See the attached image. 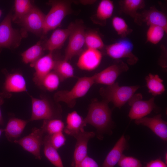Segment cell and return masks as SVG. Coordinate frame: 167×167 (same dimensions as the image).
I'll return each instance as SVG.
<instances>
[{"instance_id": "cell-9", "label": "cell", "mask_w": 167, "mask_h": 167, "mask_svg": "<svg viewBox=\"0 0 167 167\" xmlns=\"http://www.w3.org/2000/svg\"><path fill=\"white\" fill-rule=\"evenodd\" d=\"M45 133L41 127L40 128H34L29 135L15 140L14 143L20 145L24 150L33 155L36 158L40 160L41 158V148L43 145Z\"/></svg>"}, {"instance_id": "cell-15", "label": "cell", "mask_w": 167, "mask_h": 167, "mask_svg": "<svg viewBox=\"0 0 167 167\" xmlns=\"http://www.w3.org/2000/svg\"><path fill=\"white\" fill-rule=\"evenodd\" d=\"M135 122L136 124L147 127L163 141H167V123L162 119L161 114L152 117H145L135 120Z\"/></svg>"}, {"instance_id": "cell-21", "label": "cell", "mask_w": 167, "mask_h": 167, "mask_svg": "<svg viewBox=\"0 0 167 167\" xmlns=\"http://www.w3.org/2000/svg\"><path fill=\"white\" fill-rule=\"evenodd\" d=\"M66 125L64 129L65 132L73 136L78 133L84 131L86 126L84 118L76 111L68 114L66 118Z\"/></svg>"}, {"instance_id": "cell-16", "label": "cell", "mask_w": 167, "mask_h": 167, "mask_svg": "<svg viewBox=\"0 0 167 167\" xmlns=\"http://www.w3.org/2000/svg\"><path fill=\"white\" fill-rule=\"evenodd\" d=\"M102 57L100 50L87 48L80 54L77 63V66L83 70L93 71L99 65Z\"/></svg>"}, {"instance_id": "cell-13", "label": "cell", "mask_w": 167, "mask_h": 167, "mask_svg": "<svg viewBox=\"0 0 167 167\" xmlns=\"http://www.w3.org/2000/svg\"><path fill=\"white\" fill-rule=\"evenodd\" d=\"M128 67L121 61L105 68L93 75L94 84H104L107 86L114 84L118 76L127 71Z\"/></svg>"}, {"instance_id": "cell-32", "label": "cell", "mask_w": 167, "mask_h": 167, "mask_svg": "<svg viewBox=\"0 0 167 167\" xmlns=\"http://www.w3.org/2000/svg\"><path fill=\"white\" fill-rule=\"evenodd\" d=\"M85 44L87 48L99 50L104 47L101 37L97 32L93 31L85 32Z\"/></svg>"}, {"instance_id": "cell-29", "label": "cell", "mask_w": 167, "mask_h": 167, "mask_svg": "<svg viewBox=\"0 0 167 167\" xmlns=\"http://www.w3.org/2000/svg\"><path fill=\"white\" fill-rule=\"evenodd\" d=\"M122 8L125 13L137 17V11L145 6L144 1L143 0H124L121 2Z\"/></svg>"}, {"instance_id": "cell-25", "label": "cell", "mask_w": 167, "mask_h": 167, "mask_svg": "<svg viewBox=\"0 0 167 167\" xmlns=\"http://www.w3.org/2000/svg\"><path fill=\"white\" fill-rule=\"evenodd\" d=\"M33 6L31 1L29 0H15L14 13L12 14V21L19 24Z\"/></svg>"}, {"instance_id": "cell-19", "label": "cell", "mask_w": 167, "mask_h": 167, "mask_svg": "<svg viewBox=\"0 0 167 167\" xmlns=\"http://www.w3.org/2000/svg\"><path fill=\"white\" fill-rule=\"evenodd\" d=\"M127 147L126 140L123 135L107 154L102 167H113L118 163L123 155V152Z\"/></svg>"}, {"instance_id": "cell-17", "label": "cell", "mask_w": 167, "mask_h": 167, "mask_svg": "<svg viewBox=\"0 0 167 167\" xmlns=\"http://www.w3.org/2000/svg\"><path fill=\"white\" fill-rule=\"evenodd\" d=\"M95 135V134L93 132H87L84 131L73 136L76 139V142L74 153L73 166L77 167L79 164L87 156L88 142Z\"/></svg>"}, {"instance_id": "cell-18", "label": "cell", "mask_w": 167, "mask_h": 167, "mask_svg": "<svg viewBox=\"0 0 167 167\" xmlns=\"http://www.w3.org/2000/svg\"><path fill=\"white\" fill-rule=\"evenodd\" d=\"M70 26L66 28H56L43 45L44 50L52 52L61 48L68 38L71 32Z\"/></svg>"}, {"instance_id": "cell-39", "label": "cell", "mask_w": 167, "mask_h": 167, "mask_svg": "<svg viewBox=\"0 0 167 167\" xmlns=\"http://www.w3.org/2000/svg\"><path fill=\"white\" fill-rule=\"evenodd\" d=\"M4 98L0 95V125H3L4 123L1 110V106L4 103Z\"/></svg>"}, {"instance_id": "cell-30", "label": "cell", "mask_w": 167, "mask_h": 167, "mask_svg": "<svg viewBox=\"0 0 167 167\" xmlns=\"http://www.w3.org/2000/svg\"><path fill=\"white\" fill-rule=\"evenodd\" d=\"M41 127L45 133L49 135L62 132L65 126L63 122L60 119L54 118L44 120Z\"/></svg>"}, {"instance_id": "cell-3", "label": "cell", "mask_w": 167, "mask_h": 167, "mask_svg": "<svg viewBox=\"0 0 167 167\" xmlns=\"http://www.w3.org/2000/svg\"><path fill=\"white\" fill-rule=\"evenodd\" d=\"M140 87L138 85L120 86L117 82L101 88L100 92L104 100L108 103L111 102L115 107L121 108L128 102Z\"/></svg>"}, {"instance_id": "cell-37", "label": "cell", "mask_w": 167, "mask_h": 167, "mask_svg": "<svg viewBox=\"0 0 167 167\" xmlns=\"http://www.w3.org/2000/svg\"><path fill=\"white\" fill-rule=\"evenodd\" d=\"M77 167H99V165L94 159L87 156L79 164Z\"/></svg>"}, {"instance_id": "cell-31", "label": "cell", "mask_w": 167, "mask_h": 167, "mask_svg": "<svg viewBox=\"0 0 167 167\" xmlns=\"http://www.w3.org/2000/svg\"><path fill=\"white\" fill-rule=\"evenodd\" d=\"M60 81L58 75L53 71L43 78L40 87L48 91H53L58 88Z\"/></svg>"}, {"instance_id": "cell-2", "label": "cell", "mask_w": 167, "mask_h": 167, "mask_svg": "<svg viewBox=\"0 0 167 167\" xmlns=\"http://www.w3.org/2000/svg\"><path fill=\"white\" fill-rule=\"evenodd\" d=\"M12 14L10 11L0 23V48L15 49L27 36V32L23 28L19 30L13 27Z\"/></svg>"}, {"instance_id": "cell-34", "label": "cell", "mask_w": 167, "mask_h": 167, "mask_svg": "<svg viewBox=\"0 0 167 167\" xmlns=\"http://www.w3.org/2000/svg\"><path fill=\"white\" fill-rule=\"evenodd\" d=\"M112 23L113 28L118 35L124 36L129 32L128 26L122 18L118 16H114L112 19Z\"/></svg>"}, {"instance_id": "cell-10", "label": "cell", "mask_w": 167, "mask_h": 167, "mask_svg": "<svg viewBox=\"0 0 167 167\" xmlns=\"http://www.w3.org/2000/svg\"><path fill=\"white\" fill-rule=\"evenodd\" d=\"M133 45L131 42L126 39H122L108 45L106 47L107 54L111 58L118 60L127 58L130 65L136 63L138 58L132 53Z\"/></svg>"}, {"instance_id": "cell-41", "label": "cell", "mask_w": 167, "mask_h": 167, "mask_svg": "<svg viewBox=\"0 0 167 167\" xmlns=\"http://www.w3.org/2000/svg\"><path fill=\"white\" fill-rule=\"evenodd\" d=\"M4 132V129H2L0 128V137L1 136L2 133Z\"/></svg>"}, {"instance_id": "cell-11", "label": "cell", "mask_w": 167, "mask_h": 167, "mask_svg": "<svg viewBox=\"0 0 167 167\" xmlns=\"http://www.w3.org/2000/svg\"><path fill=\"white\" fill-rule=\"evenodd\" d=\"M2 71L5 79L0 95L3 97L8 98L13 93L27 91L26 81L22 74L19 72L9 73L6 70Z\"/></svg>"}, {"instance_id": "cell-26", "label": "cell", "mask_w": 167, "mask_h": 167, "mask_svg": "<svg viewBox=\"0 0 167 167\" xmlns=\"http://www.w3.org/2000/svg\"><path fill=\"white\" fill-rule=\"evenodd\" d=\"M145 79L149 93L154 96L160 95L165 90L163 80L157 75L149 74Z\"/></svg>"}, {"instance_id": "cell-7", "label": "cell", "mask_w": 167, "mask_h": 167, "mask_svg": "<svg viewBox=\"0 0 167 167\" xmlns=\"http://www.w3.org/2000/svg\"><path fill=\"white\" fill-rule=\"evenodd\" d=\"M71 32L65 51L64 59L69 61L81 53L85 44L86 32L81 24L71 23Z\"/></svg>"}, {"instance_id": "cell-35", "label": "cell", "mask_w": 167, "mask_h": 167, "mask_svg": "<svg viewBox=\"0 0 167 167\" xmlns=\"http://www.w3.org/2000/svg\"><path fill=\"white\" fill-rule=\"evenodd\" d=\"M120 167H142L140 161L134 157L123 154L118 163Z\"/></svg>"}, {"instance_id": "cell-28", "label": "cell", "mask_w": 167, "mask_h": 167, "mask_svg": "<svg viewBox=\"0 0 167 167\" xmlns=\"http://www.w3.org/2000/svg\"><path fill=\"white\" fill-rule=\"evenodd\" d=\"M114 10L113 2L110 0L101 1L97 6L96 17L98 20L105 21L112 16Z\"/></svg>"}, {"instance_id": "cell-40", "label": "cell", "mask_w": 167, "mask_h": 167, "mask_svg": "<svg viewBox=\"0 0 167 167\" xmlns=\"http://www.w3.org/2000/svg\"><path fill=\"white\" fill-rule=\"evenodd\" d=\"M167 152H166L165 155V164H167Z\"/></svg>"}, {"instance_id": "cell-22", "label": "cell", "mask_w": 167, "mask_h": 167, "mask_svg": "<svg viewBox=\"0 0 167 167\" xmlns=\"http://www.w3.org/2000/svg\"><path fill=\"white\" fill-rule=\"evenodd\" d=\"M143 14V21L150 25L163 28L167 32V18L165 15L156 9L152 8Z\"/></svg>"}, {"instance_id": "cell-27", "label": "cell", "mask_w": 167, "mask_h": 167, "mask_svg": "<svg viewBox=\"0 0 167 167\" xmlns=\"http://www.w3.org/2000/svg\"><path fill=\"white\" fill-rule=\"evenodd\" d=\"M53 71L58 75L61 81L74 76L73 67L68 61L64 59L56 61Z\"/></svg>"}, {"instance_id": "cell-23", "label": "cell", "mask_w": 167, "mask_h": 167, "mask_svg": "<svg viewBox=\"0 0 167 167\" xmlns=\"http://www.w3.org/2000/svg\"><path fill=\"white\" fill-rule=\"evenodd\" d=\"M44 51L41 41H39L22 53V60L26 64H29L32 67L42 56Z\"/></svg>"}, {"instance_id": "cell-8", "label": "cell", "mask_w": 167, "mask_h": 167, "mask_svg": "<svg viewBox=\"0 0 167 167\" xmlns=\"http://www.w3.org/2000/svg\"><path fill=\"white\" fill-rule=\"evenodd\" d=\"M141 93L135 94L128 101L131 108L128 114L131 120H136L145 117L156 108L154 98L149 100H142Z\"/></svg>"}, {"instance_id": "cell-24", "label": "cell", "mask_w": 167, "mask_h": 167, "mask_svg": "<svg viewBox=\"0 0 167 167\" xmlns=\"http://www.w3.org/2000/svg\"><path fill=\"white\" fill-rule=\"evenodd\" d=\"M44 153L48 159L56 167H64L61 157L57 150L51 144L50 135L47 134L43 139Z\"/></svg>"}, {"instance_id": "cell-43", "label": "cell", "mask_w": 167, "mask_h": 167, "mask_svg": "<svg viewBox=\"0 0 167 167\" xmlns=\"http://www.w3.org/2000/svg\"><path fill=\"white\" fill-rule=\"evenodd\" d=\"M2 50V49L0 48V54L1 53Z\"/></svg>"}, {"instance_id": "cell-5", "label": "cell", "mask_w": 167, "mask_h": 167, "mask_svg": "<svg viewBox=\"0 0 167 167\" xmlns=\"http://www.w3.org/2000/svg\"><path fill=\"white\" fill-rule=\"evenodd\" d=\"M49 4L51 7L45 15L43 35L58 28L65 17L71 11L70 1H50Z\"/></svg>"}, {"instance_id": "cell-20", "label": "cell", "mask_w": 167, "mask_h": 167, "mask_svg": "<svg viewBox=\"0 0 167 167\" xmlns=\"http://www.w3.org/2000/svg\"><path fill=\"white\" fill-rule=\"evenodd\" d=\"M28 121L12 117L10 118L5 128L4 129L5 136L12 143L18 139L23 132Z\"/></svg>"}, {"instance_id": "cell-1", "label": "cell", "mask_w": 167, "mask_h": 167, "mask_svg": "<svg viewBox=\"0 0 167 167\" xmlns=\"http://www.w3.org/2000/svg\"><path fill=\"white\" fill-rule=\"evenodd\" d=\"M108 103L104 100H94L90 105L88 114L84 118L86 124H90L96 129L99 138H102V134L111 133V111Z\"/></svg>"}, {"instance_id": "cell-6", "label": "cell", "mask_w": 167, "mask_h": 167, "mask_svg": "<svg viewBox=\"0 0 167 167\" xmlns=\"http://www.w3.org/2000/svg\"><path fill=\"white\" fill-rule=\"evenodd\" d=\"M32 114L29 121L43 119H60L61 110L48 99L37 98L31 96Z\"/></svg>"}, {"instance_id": "cell-36", "label": "cell", "mask_w": 167, "mask_h": 167, "mask_svg": "<svg viewBox=\"0 0 167 167\" xmlns=\"http://www.w3.org/2000/svg\"><path fill=\"white\" fill-rule=\"evenodd\" d=\"M49 135L50 142L56 149L65 144L66 139L62 132Z\"/></svg>"}, {"instance_id": "cell-14", "label": "cell", "mask_w": 167, "mask_h": 167, "mask_svg": "<svg viewBox=\"0 0 167 167\" xmlns=\"http://www.w3.org/2000/svg\"><path fill=\"white\" fill-rule=\"evenodd\" d=\"M53 53L49 52L42 56L32 66L35 70L33 81L39 87L43 78L54 70L56 61L54 59Z\"/></svg>"}, {"instance_id": "cell-4", "label": "cell", "mask_w": 167, "mask_h": 167, "mask_svg": "<svg viewBox=\"0 0 167 167\" xmlns=\"http://www.w3.org/2000/svg\"><path fill=\"white\" fill-rule=\"evenodd\" d=\"M94 84L93 76L79 78L71 90H61L56 92L54 99L56 102H64L72 108L76 100L85 96Z\"/></svg>"}, {"instance_id": "cell-33", "label": "cell", "mask_w": 167, "mask_h": 167, "mask_svg": "<svg viewBox=\"0 0 167 167\" xmlns=\"http://www.w3.org/2000/svg\"><path fill=\"white\" fill-rule=\"evenodd\" d=\"M165 33H167L165 30L160 27L149 26L146 34L147 40L152 44L156 45L162 39Z\"/></svg>"}, {"instance_id": "cell-12", "label": "cell", "mask_w": 167, "mask_h": 167, "mask_svg": "<svg viewBox=\"0 0 167 167\" xmlns=\"http://www.w3.org/2000/svg\"><path fill=\"white\" fill-rule=\"evenodd\" d=\"M45 15L39 9L33 6L19 24L26 32L41 36L43 33Z\"/></svg>"}, {"instance_id": "cell-42", "label": "cell", "mask_w": 167, "mask_h": 167, "mask_svg": "<svg viewBox=\"0 0 167 167\" xmlns=\"http://www.w3.org/2000/svg\"><path fill=\"white\" fill-rule=\"evenodd\" d=\"M2 11L1 9H0V17H1L2 15Z\"/></svg>"}, {"instance_id": "cell-38", "label": "cell", "mask_w": 167, "mask_h": 167, "mask_svg": "<svg viewBox=\"0 0 167 167\" xmlns=\"http://www.w3.org/2000/svg\"><path fill=\"white\" fill-rule=\"evenodd\" d=\"M145 167H167L164 162L159 158L155 160H152L146 164Z\"/></svg>"}]
</instances>
